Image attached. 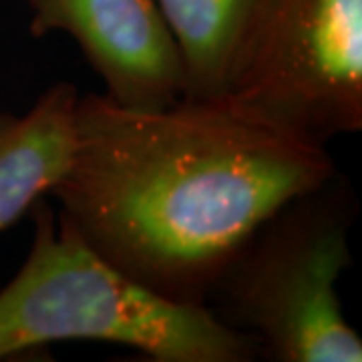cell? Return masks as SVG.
<instances>
[{
	"label": "cell",
	"instance_id": "obj_1",
	"mask_svg": "<svg viewBox=\"0 0 362 362\" xmlns=\"http://www.w3.org/2000/svg\"><path fill=\"white\" fill-rule=\"evenodd\" d=\"M326 145L228 97L129 109L78 93L57 214L159 296L207 306L235 254L292 197L337 175Z\"/></svg>",
	"mask_w": 362,
	"mask_h": 362
},
{
	"label": "cell",
	"instance_id": "obj_2",
	"mask_svg": "<svg viewBox=\"0 0 362 362\" xmlns=\"http://www.w3.org/2000/svg\"><path fill=\"white\" fill-rule=\"evenodd\" d=\"M26 259L0 290V361L52 342L93 340L156 362H252L256 340L209 306L151 292L97 254L40 197Z\"/></svg>",
	"mask_w": 362,
	"mask_h": 362
},
{
	"label": "cell",
	"instance_id": "obj_3",
	"mask_svg": "<svg viewBox=\"0 0 362 362\" xmlns=\"http://www.w3.org/2000/svg\"><path fill=\"white\" fill-rule=\"evenodd\" d=\"M356 214V192L340 173L292 197L250 235L207 306L254 338L259 358L361 362L362 338L338 294Z\"/></svg>",
	"mask_w": 362,
	"mask_h": 362
},
{
	"label": "cell",
	"instance_id": "obj_4",
	"mask_svg": "<svg viewBox=\"0 0 362 362\" xmlns=\"http://www.w3.org/2000/svg\"><path fill=\"white\" fill-rule=\"evenodd\" d=\"M226 97L312 141L362 129V0H258Z\"/></svg>",
	"mask_w": 362,
	"mask_h": 362
},
{
	"label": "cell",
	"instance_id": "obj_5",
	"mask_svg": "<svg viewBox=\"0 0 362 362\" xmlns=\"http://www.w3.org/2000/svg\"><path fill=\"white\" fill-rule=\"evenodd\" d=\"M28 6L30 35H69L113 103L149 111L183 99L180 49L156 0H28Z\"/></svg>",
	"mask_w": 362,
	"mask_h": 362
},
{
	"label": "cell",
	"instance_id": "obj_6",
	"mask_svg": "<svg viewBox=\"0 0 362 362\" xmlns=\"http://www.w3.org/2000/svg\"><path fill=\"white\" fill-rule=\"evenodd\" d=\"M78 90L51 85L25 113L0 111V232L47 197L69 165Z\"/></svg>",
	"mask_w": 362,
	"mask_h": 362
},
{
	"label": "cell",
	"instance_id": "obj_7",
	"mask_svg": "<svg viewBox=\"0 0 362 362\" xmlns=\"http://www.w3.org/2000/svg\"><path fill=\"white\" fill-rule=\"evenodd\" d=\"M185 71V99H221L258 0H156Z\"/></svg>",
	"mask_w": 362,
	"mask_h": 362
}]
</instances>
